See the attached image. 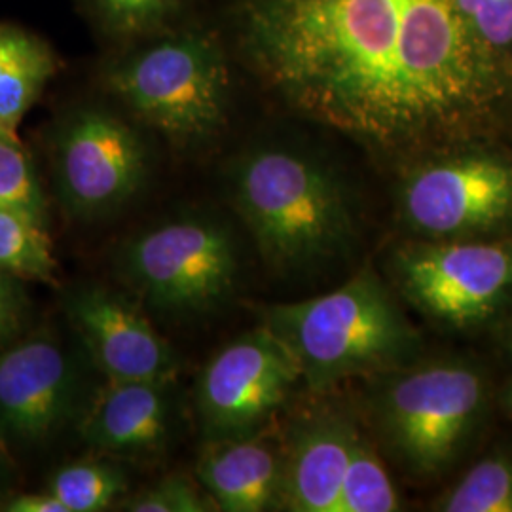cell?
I'll use <instances>...</instances> for the list:
<instances>
[{
	"label": "cell",
	"instance_id": "cell-1",
	"mask_svg": "<svg viewBox=\"0 0 512 512\" xmlns=\"http://www.w3.org/2000/svg\"><path fill=\"white\" fill-rule=\"evenodd\" d=\"M241 31L294 109L368 147L454 145L512 116L511 57L459 0H249Z\"/></svg>",
	"mask_w": 512,
	"mask_h": 512
},
{
	"label": "cell",
	"instance_id": "cell-2",
	"mask_svg": "<svg viewBox=\"0 0 512 512\" xmlns=\"http://www.w3.org/2000/svg\"><path fill=\"white\" fill-rule=\"evenodd\" d=\"M230 198L275 274L315 272L346 255L357 234L344 184L294 148L243 152L230 167Z\"/></svg>",
	"mask_w": 512,
	"mask_h": 512
},
{
	"label": "cell",
	"instance_id": "cell-3",
	"mask_svg": "<svg viewBox=\"0 0 512 512\" xmlns=\"http://www.w3.org/2000/svg\"><path fill=\"white\" fill-rule=\"evenodd\" d=\"M262 325L293 353L315 393L412 365L421 351L420 332L368 268L323 296L266 308Z\"/></svg>",
	"mask_w": 512,
	"mask_h": 512
},
{
	"label": "cell",
	"instance_id": "cell-4",
	"mask_svg": "<svg viewBox=\"0 0 512 512\" xmlns=\"http://www.w3.org/2000/svg\"><path fill=\"white\" fill-rule=\"evenodd\" d=\"M368 404L389 454L410 475L446 473L465 452L488 410V380L458 359L404 366L376 376Z\"/></svg>",
	"mask_w": 512,
	"mask_h": 512
},
{
	"label": "cell",
	"instance_id": "cell-5",
	"mask_svg": "<svg viewBox=\"0 0 512 512\" xmlns=\"http://www.w3.org/2000/svg\"><path fill=\"white\" fill-rule=\"evenodd\" d=\"M107 88L137 118L171 141L192 145L217 135L230 112V69L205 31L158 38L112 61Z\"/></svg>",
	"mask_w": 512,
	"mask_h": 512
},
{
	"label": "cell",
	"instance_id": "cell-6",
	"mask_svg": "<svg viewBox=\"0 0 512 512\" xmlns=\"http://www.w3.org/2000/svg\"><path fill=\"white\" fill-rule=\"evenodd\" d=\"M241 270L238 238L213 215L162 220L122 243L116 272L150 310L188 319L200 317L234 294Z\"/></svg>",
	"mask_w": 512,
	"mask_h": 512
},
{
	"label": "cell",
	"instance_id": "cell-7",
	"mask_svg": "<svg viewBox=\"0 0 512 512\" xmlns=\"http://www.w3.org/2000/svg\"><path fill=\"white\" fill-rule=\"evenodd\" d=\"M73 332V330H71ZM99 372L74 336L37 330L0 349V444L35 450L76 429L88 412Z\"/></svg>",
	"mask_w": 512,
	"mask_h": 512
},
{
	"label": "cell",
	"instance_id": "cell-8",
	"mask_svg": "<svg viewBox=\"0 0 512 512\" xmlns=\"http://www.w3.org/2000/svg\"><path fill=\"white\" fill-rule=\"evenodd\" d=\"M391 266L404 298L452 329L486 323L512 298V234L410 243Z\"/></svg>",
	"mask_w": 512,
	"mask_h": 512
},
{
	"label": "cell",
	"instance_id": "cell-9",
	"mask_svg": "<svg viewBox=\"0 0 512 512\" xmlns=\"http://www.w3.org/2000/svg\"><path fill=\"white\" fill-rule=\"evenodd\" d=\"M52 169L63 211L95 222L124 209L143 190L150 154L124 118L103 107H82L55 128Z\"/></svg>",
	"mask_w": 512,
	"mask_h": 512
},
{
	"label": "cell",
	"instance_id": "cell-10",
	"mask_svg": "<svg viewBox=\"0 0 512 512\" xmlns=\"http://www.w3.org/2000/svg\"><path fill=\"white\" fill-rule=\"evenodd\" d=\"M404 224L425 239H476L512 232V162L461 154L421 165L401 186Z\"/></svg>",
	"mask_w": 512,
	"mask_h": 512
},
{
	"label": "cell",
	"instance_id": "cell-11",
	"mask_svg": "<svg viewBox=\"0 0 512 512\" xmlns=\"http://www.w3.org/2000/svg\"><path fill=\"white\" fill-rule=\"evenodd\" d=\"M302 382L293 353L264 325L241 334L203 366L196 416L205 440L243 439L266 423Z\"/></svg>",
	"mask_w": 512,
	"mask_h": 512
},
{
	"label": "cell",
	"instance_id": "cell-12",
	"mask_svg": "<svg viewBox=\"0 0 512 512\" xmlns=\"http://www.w3.org/2000/svg\"><path fill=\"white\" fill-rule=\"evenodd\" d=\"M69 329L105 382L171 380L181 363L139 302L105 285H78L65 296Z\"/></svg>",
	"mask_w": 512,
	"mask_h": 512
},
{
	"label": "cell",
	"instance_id": "cell-13",
	"mask_svg": "<svg viewBox=\"0 0 512 512\" xmlns=\"http://www.w3.org/2000/svg\"><path fill=\"white\" fill-rule=\"evenodd\" d=\"M183 414L177 378L105 382L76 429L93 452L143 458L164 452L181 431Z\"/></svg>",
	"mask_w": 512,
	"mask_h": 512
},
{
	"label": "cell",
	"instance_id": "cell-14",
	"mask_svg": "<svg viewBox=\"0 0 512 512\" xmlns=\"http://www.w3.org/2000/svg\"><path fill=\"white\" fill-rule=\"evenodd\" d=\"M357 431L353 421L330 410L296 421L281 448L279 507L294 512H338Z\"/></svg>",
	"mask_w": 512,
	"mask_h": 512
},
{
	"label": "cell",
	"instance_id": "cell-15",
	"mask_svg": "<svg viewBox=\"0 0 512 512\" xmlns=\"http://www.w3.org/2000/svg\"><path fill=\"white\" fill-rule=\"evenodd\" d=\"M196 476L217 511H270L279 507L281 448L264 431L243 439L205 440Z\"/></svg>",
	"mask_w": 512,
	"mask_h": 512
},
{
	"label": "cell",
	"instance_id": "cell-16",
	"mask_svg": "<svg viewBox=\"0 0 512 512\" xmlns=\"http://www.w3.org/2000/svg\"><path fill=\"white\" fill-rule=\"evenodd\" d=\"M57 71L48 42L0 23V133L18 135L19 124Z\"/></svg>",
	"mask_w": 512,
	"mask_h": 512
},
{
	"label": "cell",
	"instance_id": "cell-17",
	"mask_svg": "<svg viewBox=\"0 0 512 512\" xmlns=\"http://www.w3.org/2000/svg\"><path fill=\"white\" fill-rule=\"evenodd\" d=\"M69 512L107 511L128 494L126 471L105 459H80L61 465L46 486Z\"/></svg>",
	"mask_w": 512,
	"mask_h": 512
},
{
	"label": "cell",
	"instance_id": "cell-18",
	"mask_svg": "<svg viewBox=\"0 0 512 512\" xmlns=\"http://www.w3.org/2000/svg\"><path fill=\"white\" fill-rule=\"evenodd\" d=\"M0 272L46 283H54L57 274L46 228L4 207H0Z\"/></svg>",
	"mask_w": 512,
	"mask_h": 512
},
{
	"label": "cell",
	"instance_id": "cell-19",
	"mask_svg": "<svg viewBox=\"0 0 512 512\" xmlns=\"http://www.w3.org/2000/svg\"><path fill=\"white\" fill-rule=\"evenodd\" d=\"M399 509L401 499L382 459L357 431L340 490L338 512H393Z\"/></svg>",
	"mask_w": 512,
	"mask_h": 512
},
{
	"label": "cell",
	"instance_id": "cell-20",
	"mask_svg": "<svg viewBox=\"0 0 512 512\" xmlns=\"http://www.w3.org/2000/svg\"><path fill=\"white\" fill-rule=\"evenodd\" d=\"M435 507L444 512H512V459L494 454L478 461Z\"/></svg>",
	"mask_w": 512,
	"mask_h": 512
},
{
	"label": "cell",
	"instance_id": "cell-21",
	"mask_svg": "<svg viewBox=\"0 0 512 512\" xmlns=\"http://www.w3.org/2000/svg\"><path fill=\"white\" fill-rule=\"evenodd\" d=\"M0 207L21 213L46 228V196L18 135L0 133Z\"/></svg>",
	"mask_w": 512,
	"mask_h": 512
},
{
	"label": "cell",
	"instance_id": "cell-22",
	"mask_svg": "<svg viewBox=\"0 0 512 512\" xmlns=\"http://www.w3.org/2000/svg\"><path fill=\"white\" fill-rule=\"evenodd\" d=\"M101 25L118 37H141L162 27L183 0H88Z\"/></svg>",
	"mask_w": 512,
	"mask_h": 512
},
{
	"label": "cell",
	"instance_id": "cell-23",
	"mask_svg": "<svg viewBox=\"0 0 512 512\" xmlns=\"http://www.w3.org/2000/svg\"><path fill=\"white\" fill-rule=\"evenodd\" d=\"M131 512H211L217 511L213 499L183 475L165 476L154 486L122 501Z\"/></svg>",
	"mask_w": 512,
	"mask_h": 512
},
{
	"label": "cell",
	"instance_id": "cell-24",
	"mask_svg": "<svg viewBox=\"0 0 512 512\" xmlns=\"http://www.w3.org/2000/svg\"><path fill=\"white\" fill-rule=\"evenodd\" d=\"M476 35L499 54L512 50V0H459Z\"/></svg>",
	"mask_w": 512,
	"mask_h": 512
},
{
	"label": "cell",
	"instance_id": "cell-25",
	"mask_svg": "<svg viewBox=\"0 0 512 512\" xmlns=\"http://www.w3.org/2000/svg\"><path fill=\"white\" fill-rule=\"evenodd\" d=\"M31 302L21 279L0 272V349L25 334Z\"/></svg>",
	"mask_w": 512,
	"mask_h": 512
},
{
	"label": "cell",
	"instance_id": "cell-26",
	"mask_svg": "<svg viewBox=\"0 0 512 512\" xmlns=\"http://www.w3.org/2000/svg\"><path fill=\"white\" fill-rule=\"evenodd\" d=\"M0 511L6 512H69L52 492L10 494L0 501Z\"/></svg>",
	"mask_w": 512,
	"mask_h": 512
},
{
	"label": "cell",
	"instance_id": "cell-27",
	"mask_svg": "<svg viewBox=\"0 0 512 512\" xmlns=\"http://www.w3.org/2000/svg\"><path fill=\"white\" fill-rule=\"evenodd\" d=\"M14 482H16L14 463L10 461L8 450L0 444V501L10 495Z\"/></svg>",
	"mask_w": 512,
	"mask_h": 512
},
{
	"label": "cell",
	"instance_id": "cell-28",
	"mask_svg": "<svg viewBox=\"0 0 512 512\" xmlns=\"http://www.w3.org/2000/svg\"><path fill=\"white\" fill-rule=\"evenodd\" d=\"M505 403L509 406V410L512 412V382L507 387V391H505Z\"/></svg>",
	"mask_w": 512,
	"mask_h": 512
},
{
	"label": "cell",
	"instance_id": "cell-29",
	"mask_svg": "<svg viewBox=\"0 0 512 512\" xmlns=\"http://www.w3.org/2000/svg\"><path fill=\"white\" fill-rule=\"evenodd\" d=\"M509 344H511V349H512V325H511V332H509Z\"/></svg>",
	"mask_w": 512,
	"mask_h": 512
}]
</instances>
